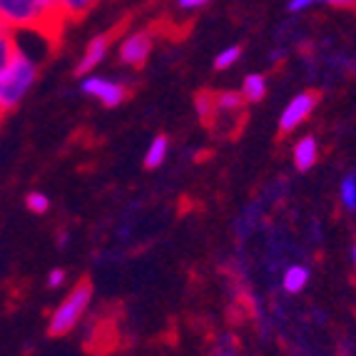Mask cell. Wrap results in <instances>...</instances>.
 <instances>
[{"instance_id": "cell-21", "label": "cell", "mask_w": 356, "mask_h": 356, "mask_svg": "<svg viewBox=\"0 0 356 356\" xmlns=\"http://www.w3.org/2000/svg\"><path fill=\"white\" fill-rule=\"evenodd\" d=\"M6 30H8V28H6V23H3V20H0V35H3V33H6Z\"/></svg>"}, {"instance_id": "cell-9", "label": "cell", "mask_w": 356, "mask_h": 356, "mask_svg": "<svg viewBox=\"0 0 356 356\" xmlns=\"http://www.w3.org/2000/svg\"><path fill=\"white\" fill-rule=\"evenodd\" d=\"M309 280H312L309 267H304V264H291V267H286L284 274H282V289H284L286 294H299V291L307 289Z\"/></svg>"}, {"instance_id": "cell-10", "label": "cell", "mask_w": 356, "mask_h": 356, "mask_svg": "<svg viewBox=\"0 0 356 356\" xmlns=\"http://www.w3.org/2000/svg\"><path fill=\"white\" fill-rule=\"evenodd\" d=\"M239 92H242L244 102L264 100V95H267V77L259 75V72H252V75H247L242 80V88H239Z\"/></svg>"}, {"instance_id": "cell-3", "label": "cell", "mask_w": 356, "mask_h": 356, "mask_svg": "<svg viewBox=\"0 0 356 356\" xmlns=\"http://www.w3.org/2000/svg\"><path fill=\"white\" fill-rule=\"evenodd\" d=\"M90 302H92V284L90 282H80L75 284L67 297L53 309L48 321V334L50 337H67L72 329L83 321L85 312L90 309Z\"/></svg>"}, {"instance_id": "cell-13", "label": "cell", "mask_w": 356, "mask_h": 356, "mask_svg": "<svg viewBox=\"0 0 356 356\" xmlns=\"http://www.w3.org/2000/svg\"><path fill=\"white\" fill-rule=\"evenodd\" d=\"M95 3L97 0H58V8L65 20H77L83 18V15H88L95 8Z\"/></svg>"}, {"instance_id": "cell-20", "label": "cell", "mask_w": 356, "mask_h": 356, "mask_svg": "<svg viewBox=\"0 0 356 356\" xmlns=\"http://www.w3.org/2000/svg\"><path fill=\"white\" fill-rule=\"evenodd\" d=\"M65 277H67V274L63 272V269H53V272L48 274V286H50V289H55V286H63Z\"/></svg>"}, {"instance_id": "cell-19", "label": "cell", "mask_w": 356, "mask_h": 356, "mask_svg": "<svg viewBox=\"0 0 356 356\" xmlns=\"http://www.w3.org/2000/svg\"><path fill=\"white\" fill-rule=\"evenodd\" d=\"M175 3H177L179 10L192 13V10H202V8H207L212 0H175Z\"/></svg>"}, {"instance_id": "cell-5", "label": "cell", "mask_w": 356, "mask_h": 356, "mask_svg": "<svg viewBox=\"0 0 356 356\" xmlns=\"http://www.w3.org/2000/svg\"><path fill=\"white\" fill-rule=\"evenodd\" d=\"M152 53V33L137 30L120 42V63L127 67H143Z\"/></svg>"}, {"instance_id": "cell-6", "label": "cell", "mask_w": 356, "mask_h": 356, "mask_svg": "<svg viewBox=\"0 0 356 356\" xmlns=\"http://www.w3.org/2000/svg\"><path fill=\"white\" fill-rule=\"evenodd\" d=\"M316 95L314 92H299V95H294L289 102H286L284 113H282L280 118V132H294L302 122H307V118L312 113H314L316 107Z\"/></svg>"}, {"instance_id": "cell-18", "label": "cell", "mask_w": 356, "mask_h": 356, "mask_svg": "<svg viewBox=\"0 0 356 356\" xmlns=\"http://www.w3.org/2000/svg\"><path fill=\"white\" fill-rule=\"evenodd\" d=\"M25 207L33 214H45L50 209V197L42 195V192H30V195L25 197Z\"/></svg>"}, {"instance_id": "cell-1", "label": "cell", "mask_w": 356, "mask_h": 356, "mask_svg": "<svg viewBox=\"0 0 356 356\" xmlns=\"http://www.w3.org/2000/svg\"><path fill=\"white\" fill-rule=\"evenodd\" d=\"M35 80H38V60L18 45V53L13 55L8 67L0 72V102L6 107V113L8 110H15L25 100V95L35 85Z\"/></svg>"}, {"instance_id": "cell-22", "label": "cell", "mask_w": 356, "mask_h": 356, "mask_svg": "<svg viewBox=\"0 0 356 356\" xmlns=\"http://www.w3.org/2000/svg\"><path fill=\"white\" fill-rule=\"evenodd\" d=\"M351 259H354V267H356V247L351 250Z\"/></svg>"}, {"instance_id": "cell-4", "label": "cell", "mask_w": 356, "mask_h": 356, "mask_svg": "<svg viewBox=\"0 0 356 356\" xmlns=\"http://www.w3.org/2000/svg\"><path fill=\"white\" fill-rule=\"evenodd\" d=\"M80 90H83V95L92 97V100H97L105 107L122 105L127 97V88L120 83V80H113V77H105V75H95V72H90V75L83 77Z\"/></svg>"}, {"instance_id": "cell-15", "label": "cell", "mask_w": 356, "mask_h": 356, "mask_svg": "<svg viewBox=\"0 0 356 356\" xmlns=\"http://www.w3.org/2000/svg\"><path fill=\"white\" fill-rule=\"evenodd\" d=\"M15 53H18V40H15V33L6 30V33L0 35V72L6 70L8 63H10Z\"/></svg>"}, {"instance_id": "cell-23", "label": "cell", "mask_w": 356, "mask_h": 356, "mask_svg": "<svg viewBox=\"0 0 356 356\" xmlns=\"http://www.w3.org/2000/svg\"><path fill=\"white\" fill-rule=\"evenodd\" d=\"M3 113H6V107H3V102H0V118H3Z\"/></svg>"}, {"instance_id": "cell-8", "label": "cell", "mask_w": 356, "mask_h": 356, "mask_svg": "<svg viewBox=\"0 0 356 356\" xmlns=\"http://www.w3.org/2000/svg\"><path fill=\"white\" fill-rule=\"evenodd\" d=\"M291 160H294V167H297L299 172L312 170L316 165V160H319V143H316V137L307 135L302 140H297V145L291 149Z\"/></svg>"}, {"instance_id": "cell-7", "label": "cell", "mask_w": 356, "mask_h": 356, "mask_svg": "<svg viewBox=\"0 0 356 356\" xmlns=\"http://www.w3.org/2000/svg\"><path fill=\"white\" fill-rule=\"evenodd\" d=\"M107 53H110V35H97L88 42V48H85L83 58L77 63V75H90V72H95L100 63H105Z\"/></svg>"}, {"instance_id": "cell-17", "label": "cell", "mask_w": 356, "mask_h": 356, "mask_svg": "<svg viewBox=\"0 0 356 356\" xmlns=\"http://www.w3.org/2000/svg\"><path fill=\"white\" fill-rule=\"evenodd\" d=\"M195 110L202 120H212L214 115H217V107H214V95H209V92H200V95H197V100H195Z\"/></svg>"}, {"instance_id": "cell-11", "label": "cell", "mask_w": 356, "mask_h": 356, "mask_svg": "<svg viewBox=\"0 0 356 356\" xmlns=\"http://www.w3.org/2000/svg\"><path fill=\"white\" fill-rule=\"evenodd\" d=\"M167 152H170V140L165 135L154 137L152 143H149L147 152H145V167L147 170H157L167 160Z\"/></svg>"}, {"instance_id": "cell-14", "label": "cell", "mask_w": 356, "mask_h": 356, "mask_svg": "<svg viewBox=\"0 0 356 356\" xmlns=\"http://www.w3.org/2000/svg\"><path fill=\"white\" fill-rule=\"evenodd\" d=\"M339 200L344 204V209L354 212L356 209V175H346L339 184Z\"/></svg>"}, {"instance_id": "cell-2", "label": "cell", "mask_w": 356, "mask_h": 356, "mask_svg": "<svg viewBox=\"0 0 356 356\" xmlns=\"http://www.w3.org/2000/svg\"><path fill=\"white\" fill-rule=\"evenodd\" d=\"M0 20L10 33H42L58 38V30L45 18L38 0H0Z\"/></svg>"}, {"instance_id": "cell-12", "label": "cell", "mask_w": 356, "mask_h": 356, "mask_svg": "<svg viewBox=\"0 0 356 356\" xmlns=\"http://www.w3.org/2000/svg\"><path fill=\"white\" fill-rule=\"evenodd\" d=\"M244 105L242 92H234V90H225L220 95H214V107H217V115H237ZM214 115V118H217Z\"/></svg>"}, {"instance_id": "cell-16", "label": "cell", "mask_w": 356, "mask_h": 356, "mask_svg": "<svg viewBox=\"0 0 356 356\" xmlns=\"http://www.w3.org/2000/svg\"><path fill=\"white\" fill-rule=\"evenodd\" d=\"M239 58H242V48H239V45H229V48H225V50L217 53V58H214V67H217V70H229L234 63H239Z\"/></svg>"}]
</instances>
